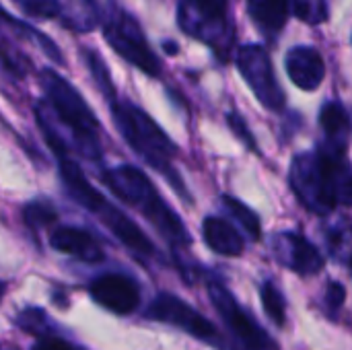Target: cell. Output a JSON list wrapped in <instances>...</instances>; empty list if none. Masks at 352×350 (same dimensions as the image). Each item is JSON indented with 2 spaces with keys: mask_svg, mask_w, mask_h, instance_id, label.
Listing matches in <instances>:
<instances>
[{
  "mask_svg": "<svg viewBox=\"0 0 352 350\" xmlns=\"http://www.w3.org/2000/svg\"><path fill=\"white\" fill-rule=\"evenodd\" d=\"M165 50H167V54H177V45L175 43H165Z\"/></svg>",
  "mask_w": 352,
  "mask_h": 350,
  "instance_id": "f546056e",
  "label": "cell"
},
{
  "mask_svg": "<svg viewBox=\"0 0 352 350\" xmlns=\"http://www.w3.org/2000/svg\"><path fill=\"white\" fill-rule=\"evenodd\" d=\"M89 293L97 305H101L103 309L118 314V316L132 314L140 303L138 285L130 276H124V274H101V276H97L91 283Z\"/></svg>",
  "mask_w": 352,
  "mask_h": 350,
  "instance_id": "8fae6325",
  "label": "cell"
},
{
  "mask_svg": "<svg viewBox=\"0 0 352 350\" xmlns=\"http://www.w3.org/2000/svg\"><path fill=\"white\" fill-rule=\"evenodd\" d=\"M56 159H58V171L64 182V188L76 204H80L85 210L95 215L136 256L151 258L157 254L153 241L142 233V229L130 217H126L118 206H113L99 190L91 186L82 167L72 159V155H56Z\"/></svg>",
  "mask_w": 352,
  "mask_h": 350,
  "instance_id": "7a4b0ae2",
  "label": "cell"
},
{
  "mask_svg": "<svg viewBox=\"0 0 352 350\" xmlns=\"http://www.w3.org/2000/svg\"><path fill=\"white\" fill-rule=\"evenodd\" d=\"M4 291H6V285L0 283V301H2V297H4Z\"/></svg>",
  "mask_w": 352,
  "mask_h": 350,
  "instance_id": "4dcf8cb0",
  "label": "cell"
},
{
  "mask_svg": "<svg viewBox=\"0 0 352 350\" xmlns=\"http://www.w3.org/2000/svg\"><path fill=\"white\" fill-rule=\"evenodd\" d=\"M101 29L105 41L120 58L148 76L161 74V62L151 50L142 27L126 8L118 4V0H107L101 8Z\"/></svg>",
  "mask_w": 352,
  "mask_h": 350,
  "instance_id": "5b68a950",
  "label": "cell"
},
{
  "mask_svg": "<svg viewBox=\"0 0 352 350\" xmlns=\"http://www.w3.org/2000/svg\"><path fill=\"white\" fill-rule=\"evenodd\" d=\"M111 118H113L116 128L124 136V140L134 149V153L142 157L153 169L163 173L171 182V186L184 198H188L182 177L175 173L171 165V159L175 157L177 146L161 130V126L146 111H142L130 101H118V99L111 101Z\"/></svg>",
  "mask_w": 352,
  "mask_h": 350,
  "instance_id": "277c9868",
  "label": "cell"
},
{
  "mask_svg": "<svg viewBox=\"0 0 352 350\" xmlns=\"http://www.w3.org/2000/svg\"><path fill=\"white\" fill-rule=\"evenodd\" d=\"M223 204H225V208L229 210V215H231V217L250 233L252 239H260V235H262L260 219H258V215H256L248 204H243L241 200L231 198V196H223Z\"/></svg>",
  "mask_w": 352,
  "mask_h": 350,
  "instance_id": "7402d4cb",
  "label": "cell"
},
{
  "mask_svg": "<svg viewBox=\"0 0 352 350\" xmlns=\"http://www.w3.org/2000/svg\"><path fill=\"white\" fill-rule=\"evenodd\" d=\"M27 17L39 19V21H52L60 19L62 6L60 0H12Z\"/></svg>",
  "mask_w": 352,
  "mask_h": 350,
  "instance_id": "484cf974",
  "label": "cell"
},
{
  "mask_svg": "<svg viewBox=\"0 0 352 350\" xmlns=\"http://www.w3.org/2000/svg\"><path fill=\"white\" fill-rule=\"evenodd\" d=\"M227 14V0H182L179 4V25L194 37L208 39L212 35V25L223 27Z\"/></svg>",
  "mask_w": 352,
  "mask_h": 350,
  "instance_id": "4fadbf2b",
  "label": "cell"
},
{
  "mask_svg": "<svg viewBox=\"0 0 352 350\" xmlns=\"http://www.w3.org/2000/svg\"><path fill=\"white\" fill-rule=\"evenodd\" d=\"M344 299H346V291L340 283H330L328 285V291H326V303L330 309H340L344 305Z\"/></svg>",
  "mask_w": 352,
  "mask_h": 350,
  "instance_id": "83f0119b",
  "label": "cell"
},
{
  "mask_svg": "<svg viewBox=\"0 0 352 350\" xmlns=\"http://www.w3.org/2000/svg\"><path fill=\"white\" fill-rule=\"evenodd\" d=\"M262 303H264L266 316H268L278 328H283V326H285V320H287V305H285L283 293L276 289L274 283H266V285L262 287Z\"/></svg>",
  "mask_w": 352,
  "mask_h": 350,
  "instance_id": "d4e9b609",
  "label": "cell"
},
{
  "mask_svg": "<svg viewBox=\"0 0 352 350\" xmlns=\"http://www.w3.org/2000/svg\"><path fill=\"white\" fill-rule=\"evenodd\" d=\"M202 235H204L206 245L221 256L237 258L243 254V237L237 233V229L233 225H229L227 221H223L219 217L204 219Z\"/></svg>",
  "mask_w": 352,
  "mask_h": 350,
  "instance_id": "e0dca14e",
  "label": "cell"
},
{
  "mask_svg": "<svg viewBox=\"0 0 352 350\" xmlns=\"http://www.w3.org/2000/svg\"><path fill=\"white\" fill-rule=\"evenodd\" d=\"M23 219H25V223L31 227V229H45V227H50L52 223H56V219H58V212H56V208L50 204V202H45V200H31L29 204H25V208H23Z\"/></svg>",
  "mask_w": 352,
  "mask_h": 350,
  "instance_id": "603a6c76",
  "label": "cell"
},
{
  "mask_svg": "<svg viewBox=\"0 0 352 350\" xmlns=\"http://www.w3.org/2000/svg\"><path fill=\"white\" fill-rule=\"evenodd\" d=\"M320 124L328 132V136L334 142L344 144V136L351 130V118L349 111L338 101H328L320 111Z\"/></svg>",
  "mask_w": 352,
  "mask_h": 350,
  "instance_id": "ffe728a7",
  "label": "cell"
},
{
  "mask_svg": "<svg viewBox=\"0 0 352 350\" xmlns=\"http://www.w3.org/2000/svg\"><path fill=\"white\" fill-rule=\"evenodd\" d=\"M291 186L305 204L316 215H330L336 208V198L330 192L328 179L324 175L322 163L316 155H299L291 167Z\"/></svg>",
  "mask_w": 352,
  "mask_h": 350,
  "instance_id": "52a82bcc",
  "label": "cell"
},
{
  "mask_svg": "<svg viewBox=\"0 0 352 350\" xmlns=\"http://www.w3.org/2000/svg\"><path fill=\"white\" fill-rule=\"evenodd\" d=\"M50 245L66 256H72L76 260L89 262V264H97L103 260V250L97 243V239L78 227H58L52 235H50Z\"/></svg>",
  "mask_w": 352,
  "mask_h": 350,
  "instance_id": "2e32d148",
  "label": "cell"
},
{
  "mask_svg": "<svg viewBox=\"0 0 352 350\" xmlns=\"http://www.w3.org/2000/svg\"><path fill=\"white\" fill-rule=\"evenodd\" d=\"M146 318L175 326L198 340H212L219 336L217 328L204 316H200L192 305L169 293H161L153 299L146 309Z\"/></svg>",
  "mask_w": 352,
  "mask_h": 350,
  "instance_id": "ba28073f",
  "label": "cell"
},
{
  "mask_svg": "<svg viewBox=\"0 0 352 350\" xmlns=\"http://www.w3.org/2000/svg\"><path fill=\"white\" fill-rule=\"evenodd\" d=\"M237 68L264 107L280 109L285 105V93L276 80L268 52L262 45L256 43L241 45L237 50Z\"/></svg>",
  "mask_w": 352,
  "mask_h": 350,
  "instance_id": "8992f818",
  "label": "cell"
},
{
  "mask_svg": "<svg viewBox=\"0 0 352 350\" xmlns=\"http://www.w3.org/2000/svg\"><path fill=\"white\" fill-rule=\"evenodd\" d=\"M60 21L68 31L91 33L101 25V6L97 0H60Z\"/></svg>",
  "mask_w": 352,
  "mask_h": 350,
  "instance_id": "ac0fdd59",
  "label": "cell"
},
{
  "mask_svg": "<svg viewBox=\"0 0 352 350\" xmlns=\"http://www.w3.org/2000/svg\"><path fill=\"white\" fill-rule=\"evenodd\" d=\"M33 350H76L72 349L68 342L64 340H56V338H39Z\"/></svg>",
  "mask_w": 352,
  "mask_h": 350,
  "instance_id": "f1b7e54d",
  "label": "cell"
},
{
  "mask_svg": "<svg viewBox=\"0 0 352 350\" xmlns=\"http://www.w3.org/2000/svg\"><path fill=\"white\" fill-rule=\"evenodd\" d=\"M14 35L19 39H25L29 43H35L50 60H54L56 64H64V56L60 54L58 45L47 37L43 35L39 29L27 25L25 21H19L14 19L12 14H8L2 6H0V62L6 66V70H10L12 74L16 76H23V68L14 62V58H10V52L6 47V41L8 37Z\"/></svg>",
  "mask_w": 352,
  "mask_h": 350,
  "instance_id": "30bf717a",
  "label": "cell"
},
{
  "mask_svg": "<svg viewBox=\"0 0 352 350\" xmlns=\"http://www.w3.org/2000/svg\"><path fill=\"white\" fill-rule=\"evenodd\" d=\"M208 295L219 316L225 320L229 330L237 336V340L248 350H264L268 347V338L262 328L237 305L233 295L219 283L208 285Z\"/></svg>",
  "mask_w": 352,
  "mask_h": 350,
  "instance_id": "9c48e42d",
  "label": "cell"
},
{
  "mask_svg": "<svg viewBox=\"0 0 352 350\" xmlns=\"http://www.w3.org/2000/svg\"><path fill=\"white\" fill-rule=\"evenodd\" d=\"M50 318L39 307H27L16 316V326L25 330L27 334H33L37 338H47L50 332Z\"/></svg>",
  "mask_w": 352,
  "mask_h": 350,
  "instance_id": "cb8c5ba5",
  "label": "cell"
},
{
  "mask_svg": "<svg viewBox=\"0 0 352 350\" xmlns=\"http://www.w3.org/2000/svg\"><path fill=\"white\" fill-rule=\"evenodd\" d=\"M101 182L118 196L122 202L140 210L142 217L173 245H190V235L182 219L171 210V206L159 196L153 182L132 165H120L105 169Z\"/></svg>",
  "mask_w": 352,
  "mask_h": 350,
  "instance_id": "3957f363",
  "label": "cell"
},
{
  "mask_svg": "<svg viewBox=\"0 0 352 350\" xmlns=\"http://www.w3.org/2000/svg\"><path fill=\"white\" fill-rule=\"evenodd\" d=\"M229 126L233 128V132L243 140V144H245L250 151H256V153H258V144H256V140H254V136H252L248 124L243 122V118H241L239 113H235V111L229 113Z\"/></svg>",
  "mask_w": 352,
  "mask_h": 350,
  "instance_id": "4316f807",
  "label": "cell"
},
{
  "mask_svg": "<svg viewBox=\"0 0 352 350\" xmlns=\"http://www.w3.org/2000/svg\"><path fill=\"white\" fill-rule=\"evenodd\" d=\"M285 68L289 78L303 91H316L326 76L324 58L311 45L293 47L285 58Z\"/></svg>",
  "mask_w": 352,
  "mask_h": 350,
  "instance_id": "9a60e30c",
  "label": "cell"
},
{
  "mask_svg": "<svg viewBox=\"0 0 352 350\" xmlns=\"http://www.w3.org/2000/svg\"><path fill=\"white\" fill-rule=\"evenodd\" d=\"M291 10V0H250L252 19L268 33H276L285 27Z\"/></svg>",
  "mask_w": 352,
  "mask_h": 350,
  "instance_id": "d6986e66",
  "label": "cell"
},
{
  "mask_svg": "<svg viewBox=\"0 0 352 350\" xmlns=\"http://www.w3.org/2000/svg\"><path fill=\"white\" fill-rule=\"evenodd\" d=\"M82 58H85V64L91 72V76L95 78L99 91L105 95V99L111 103L116 101V87H113V80H111V74H109V68L105 64V60L101 58V54H97L95 50L91 47H82Z\"/></svg>",
  "mask_w": 352,
  "mask_h": 350,
  "instance_id": "44dd1931",
  "label": "cell"
},
{
  "mask_svg": "<svg viewBox=\"0 0 352 350\" xmlns=\"http://www.w3.org/2000/svg\"><path fill=\"white\" fill-rule=\"evenodd\" d=\"M272 250L276 260L297 274L311 276L324 268V258L320 250L297 233H278L272 241Z\"/></svg>",
  "mask_w": 352,
  "mask_h": 350,
  "instance_id": "7c38bea8",
  "label": "cell"
},
{
  "mask_svg": "<svg viewBox=\"0 0 352 350\" xmlns=\"http://www.w3.org/2000/svg\"><path fill=\"white\" fill-rule=\"evenodd\" d=\"M43 101L35 105V120L39 130L62 142L70 153H78L91 163H99L103 157L99 122L91 111L85 97L52 68L39 72Z\"/></svg>",
  "mask_w": 352,
  "mask_h": 350,
  "instance_id": "6da1fadb",
  "label": "cell"
},
{
  "mask_svg": "<svg viewBox=\"0 0 352 350\" xmlns=\"http://www.w3.org/2000/svg\"><path fill=\"white\" fill-rule=\"evenodd\" d=\"M318 159L322 163L324 175L328 179L330 192L338 204H352V167L344 153V144L330 142L320 146Z\"/></svg>",
  "mask_w": 352,
  "mask_h": 350,
  "instance_id": "5bb4252c",
  "label": "cell"
}]
</instances>
